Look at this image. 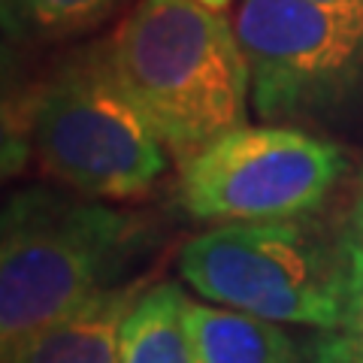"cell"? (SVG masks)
<instances>
[{"label":"cell","instance_id":"10","mask_svg":"<svg viewBox=\"0 0 363 363\" xmlns=\"http://www.w3.org/2000/svg\"><path fill=\"white\" fill-rule=\"evenodd\" d=\"M118 4L121 0H6V13L30 33L67 37L97 25Z\"/></svg>","mask_w":363,"mask_h":363},{"label":"cell","instance_id":"12","mask_svg":"<svg viewBox=\"0 0 363 363\" xmlns=\"http://www.w3.org/2000/svg\"><path fill=\"white\" fill-rule=\"evenodd\" d=\"M351 230H354V240L363 242V169H360V179H357L354 203H351Z\"/></svg>","mask_w":363,"mask_h":363},{"label":"cell","instance_id":"7","mask_svg":"<svg viewBox=\"0 0 363 363\" xmlns=\"http://www.w3.org/2000/svg\"><path fill=\"white\" fill-rule=\"evenodd\" d=\"M194 363H354L342 330H309L264 321L203 300L188 303Z\"/></svg>","mask_w":363,"mask_h":363},{"label":"cell","instance_id":"6","mask_svg":"<svg viewBox=\"0 0 363 363\" xmlns=\"http://www.w3.org/2000/svg\"><path fill=\"white\" fill-rule=\"evenodd\" d=\"M233 28L267 124L324 116L363 91V6L240 0Z\"/></svg>","mask_w":363,"mask_h":363},{"label":"cell","instance_id":"13","mask_svg":"<svg viewBox=\"0 0 363 363\" xmlns=\"http://www.w3.org/2000/svg\"><path fill=\"white\" fill-rule=\"evenodd\" d=\"M197 4L200 6H206V9H212V13H227V9H230L233 6V0H197Z\"/></svg>","mask_w":363,"mask_h":363},{"label":"cell","instance_id":"11","mask_svg":"<svg viewBox=\"0 0 363 363\" xmlns=\"http://www.w3.org/2000/svg\"><path fill=\"white\" fill-rule=\"evenodd\" d=\"M342 336L354 363H363V242L348 236V300Z\"/></svg>","mask_w":363,"mask_h":363},{"label":"cell","instance_id":"14","mask_svg":"<svg viewBox=\"0 0 363 363\" xmlns=\"http://www.w3.org/2000/svg\"><path fill=\"white\" fill-rule=\"evenodd\" d=\"M312 4H324V6H363V0H312Z\"/></svg>","mask_w":363,"mask_h":363},{"label":"cell","instance_id":"5","mask_svg":"<svg viewBox=\"0 0 363 363\" xmlns=\"http://www.w3.org/2000/svg\"><path fill=\"white\" fill-rule=\"evenodd\" d=\"M348 157L291 124H242L179 164V200L206 224L309 218L333 194Z\"/></svg>","mask_w":363,"mask_h":363},{"label":"cell","instance_id":"9","mask_svg":"<svg viewBox=\"0 0 363 363\" xmlns=\"http://www.w3.org/2000/svg\"><path fill=\"white\" fill-rule=\"evenodd\" d=\"M188 303L173 281L143 288L121 330V363H194Z\"/></svg>","mask_w":363,"mask_h":363},{"label":"cell","instance_id":"4","mask_svg":"<svg viewBox=\"0 0 363 363\" xmlns=\"http://www.w3.org/2000/svg\"><path fill=\"white\" fill-rule=\"evenodd\" d=\"M179 276L203 303L300 330H342L348 236L309 218L218 224L188 240Z\"/></svg>","mask_w":363,"mask_h":363},{"label":"cell","instance_id":"3","mask_svg":"<svg viewBox=\"0 0 363 363\" xmlns=\"http://www.w3.org/2000/svg\"><path fill=\"white\" fill-rule=\"evenodd\" d=\"M16 145L67 191L106 203L149 194L173 161L118 82L106 43L70 55L33 88Z\"/></svg>","mask_w":363,"mask_h":363},{"label":"cell","instance_id":"1","mask_svg":"<svg viewBox=\"0 0 363 363\" xmlns=\"http://www.w3.org/2000/svg\"><path fill=\"white\" fill-rule=\"evenodd\" d=\"M145 245V224L106 200L18 188L0 218V357L61 321L118 276Z\"/></svg>","mask_w":363,"mask_h":363},{"label":"cell","instance_id":"8","mask_svg":"<svg viewBox=\"0 0 363 363\" xmlns=\"http://www.w3.org/2000/svg\"><path fill=\"white\" fill-rule=\"evenodd\" d=\"M140 294L143 281L100 291L13 354H4V363H121V330Z\"/></svg>","mask_w":363,"mask_h":363},{"label":"cell","instance_id":"2","mask_svg":"<svg viewBox=\"0 0 363 363\" xmlns=\"http://www.w3.org/2000/svg\"><path fill=\"white\" fill-rule=\"evenodd\" d=\"M106 49L118 82L179 164L245 124L252 73L221 13L197 0H140Z\"/></svg>","mask_w":363,"mask_h":363}]
</instances>
